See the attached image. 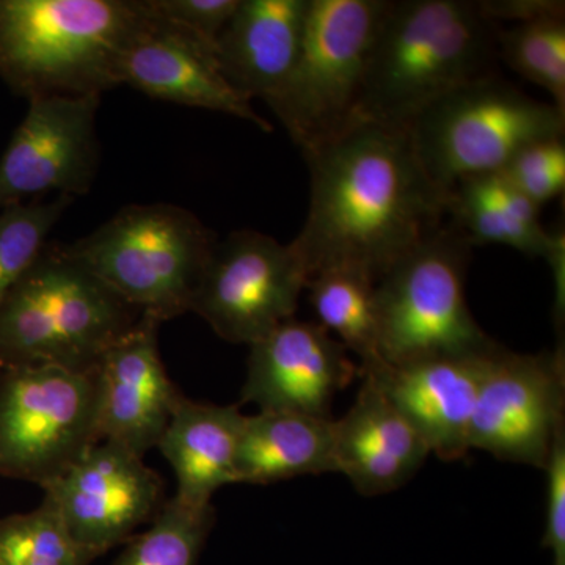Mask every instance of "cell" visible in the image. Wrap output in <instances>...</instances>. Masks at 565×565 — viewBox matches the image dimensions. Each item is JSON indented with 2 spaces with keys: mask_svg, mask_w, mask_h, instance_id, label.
<instances>
[{
  "mask_svg": "<svg viewBox=\"0 0 565 565\" xmlns=\"http://www.w3.org/2000/svg\"><path fill=\"white\" fill-rule=\"evenodd\" d=\"M388 6L390 0H310L299 58L269 106L302 152L353 120Z\"/></svg>",
  "mask_w": 565,
  "mask_h": 565,
  "instance_id": "8",
  "label": "cell"
},
{
  "mask_svg": "<svg viewBox=\"0 0 565 565\" xmlns=\"http://www.w3.org/2000/svg\"><path fill=\"white\" fill-rule=\"evenodd\" d=\"M565 353H516L498 345L489 360L470 426V449L544 470L565 433Z\"/></svg>",
  "mask_w": 565,
  "mask_h": 565,
  "instance_id": "11",
  "label": "cell"
},
{
  "mask_svg": "<svg viewBox=\"0 0 565 565\" xmlns=\"http://www.w3.org/2000/svg\"><path fill=\"white\" fill-rule=\"evenodd\" d=\"M214 522V505L189 508L170 498L150 526L126 542L115 565H196Z\"/></svg>",
  "mask_w": 565,
  "mask_h": 565,
  "instance_id": "24",
  "label": "cell"
},
{
  "mask_svg": "<svg viewBox=\"0 0 565 565\" xmlns=\"http://www.w3.org/2000/svg\"><path fill=\"white\" fill-rule=\"evenodd\" d=\"M0 565H90L50 505L0 519Z\"/></svg>",
  "mask_w": 565,
  "mask_h": 565,
  "instance_id": "27",
  "label": "cell"
},
{
  "mask_svg": "<svg viewBox=\"0 0 565 565\" xmlns=\"http://www.w3.org/2000/svg\"><path fill=\"white\" fill-rule=\"evenodd\" d=\"M248 348L241 403L259 412L330 418L337 394L360 377L348 349L318 322L288 319Z\"/></svg>",
  "mask_w": 565,
  "mask_h": 565,
  "instance_id": "14",
  "label": "cell"
},
{
  "mask_svg": "<svg viewBox=\"0 0 565 565\" xmlns=\"http://www.w3.org/2000/svg\"><path fill=\"white\" fill-rule=\"evenodd\" d=\"M310 0H239L215 43L230 85L270 106L291 77L302 46Z\"/></svg>",
  "mask_w": 565,
  "mask_h": 565,
  "instance_id": "19",
  "label": "cell"
},
{
  "mask_svg": "<svg viewBox=\"0 0 565 565\" xmlns=\"http://www.w3.org/2000/svg\"><path fill=\"white\" fill-rule=\"evenodd\" d=\"M159 326L141 315L131 330L103 353L98 381L99 438L143 457L159 440L182 394L163 366Z\"/></svg>",
  "mask_w": 565,
  "mask_h": 565,
  "instance_id": "15",
  "label": "cell"
},
{
  "mask_svg": "<svg viewBox=\"0 0 565 565\" xmlns=\"http://www.w3.org/2000/svg\"><path fill=\"white\" fill-rule=\"evenodd\" d=\"M147 6L162 20L193 33L215 50L239 0H147Z\"/></svg>",
  "mask_w": 565,
  "mask_h": 565,
  "instance_id": "29",
  "label": "cell"
},
{
  "mask_svg": "<svg viewBox=\"0 0 565 565\" xmlns=\"http://www.w3.org/2000/svg\"><path fill=\"white\" fill-rule=\"evenodd\" d=\"M479 7L494 24L498 21L525 24L545 18L565 17V3L557 0H486L479 2Z\"/></svg>",
  "mask_w": 565,
  "mask_h": 565,
  "instance_id": "31",
  "label": "cell"
},
{
  "mask_svg": "<svg viewBox=\"0 0 565 565\" xmlns=\"http://www.w3.org/2000/svg\"><path fill=\"white\" fill-rule=\"evenodd\" d=\"M360 379L355 403L333 422L334 467L356 492L379 497L407 484L430 449L381 386L367 375Z\"/></svg>",
  "mask_w": 565,
  "mask_h": 565,
  "instance_id": "18",
  "label": "cell"
},
{
  "mask_svg": "<svg viewBox=\"0 0 565 565\" xmlns=\"http://www.w3.org/2000/svg\"><path fill=\"white\" fill-rule=\"evenodd\" d=\"M303 158L310 206L291 245L310 278L348 269L377 281L446 225L448 192L424 172L407 129L352 120Z\"/></svg>",
  "mask_w": 565,
  "mask_h": 565,
  "instance_id": "1",
  "label": "cell"
},
{
  "mask_svg": "<svg viewBox=\"0 0 565 565\" xmlns=\"http://www.w3.org/2000/svg\"><path fill=\"white\" fill-rule=\"evenodd\" d=\"M498 52L516 74L548 92L553 106L565 114V17L498 31Z\"/></svg>",
  "mask_w": 565,
  "mask_h": 565,
  "instance_id": "25",
  "label": "cell"
},
{
  "mask_svg": "<svg viewBox=\"0 0 565 565\" xmlns=\"http://www.w3.org/2000/svg\"><path fill=\"white\" fill-rule=\"evenodd\" d=\"M244 416L237 405L196 403L182 396L158 444L177 478L174 500L189 508H207L218 489L237 484Z\"/></svg>",
  "mask_w": 565,
  "mask_h": 565,
  "instance_id": "20",
  "label": "cell"
},
{
  "mask_svg": "<svg viewBox=\"0 0 565 565\" xmlns=\"http://www.w3.org/2000/svg\"><path fill=\"white\" fill-rule=\"evenodd\" d=\"M492 352L478 356H437L404 364L379 362L360 367V375H367L381 386L422 435L430 455L434 452L438 459L452 462L463 459L470 451L476 397Z\"/></svg>",
  "mask_w": 565,
  "mask_h": 565,
  "instance_id": "17",
  "label": "cell"
},
{
  "mask_svg": "<svg viewBox=\"0 0 565 565\" xmlns=\"http://www.w3.org/2000/svg\"><path fill=\"white\" fill-rule=\"evenodd\" d=\"M546 505L544 545L553 553V565H565V433L559 435L544 468Z\"/></svg>",
  "mask_w": 565,
  "mask_h": 565,
  "instance_id": "30",
  "label": "cell"
},
{
  "mask_svg": "<svg viewBox=\"0 0 565 565\" xmlns=\"http://www.w3.org/2000/svg\"><path fill=\"white\" fill-rule=\"evenodd\" d=\"M305 291L310 296L316 322L359 356V367L382 362L373 278L355 270H323L308 280Z\"/></svg>",
  "mask_w": 565,
  "mask_h": 565,
  "instance_id": "23",
  "label": "cell"
},
{
  "mask_svg": "<svg viewBox=\"0 0 565 565\" xmlns=\"http://www.w3.org/2000/svg\"><path fill=\"white\" fill-rule=\"evenodd\" d=\"M523 195L539 207L565 191L564 139L535 141L516 152L501 170Z\"/></svg>",
  "mask_w": 565,
  "mask_h": 565,
  "instance_id": "28",
  "label": "cell"
},
{
  "mask_svg": "<svg viewBox=\"0 0 565 565\" xmlns=\"http://www.w3.org/2000/svg\"><path fill=\"white\" fill-rule=\"evenodd\" d=\"M333 422L285 412L244 416L237 484L267 486L299 476L337 473Z\"/></svg>",
  "mask_w": 565,
  "mask_h": 565,
  "instance_id": "21",
  "label": "cell"
},
{
  "mask_svg": "<svg viewBox=\"0 0 565 565\" xmlns=\"http://www.w3.org/2000/svg\"><path fill=\"white\" fill-rule=\"evenodd\" d=\"M544 259L552 269L555 281V318L557 323L564 322L565 313V234L564 230L550 232L548 248Z\"/></svg>",
  "mask_w": 565,
  "mask_h": 565,
  "instance_id": "32",
  "label": "cell"
},
{
  "mask_svg": "<svg viewBox=\"0 0 565 565\" xmlns=\"http://www.w3.org/2000/svg\"><path fill=\"white\" fill-rule=\"evenodd\" d=\"M99 438L95 371L33 364L0 373V476L41 489Z\"/></svg>",
  "mask_w": 565,
  "mask_h": 565,
  "instance_id": "9",
  "label": "cell"
},
{
  "mask_svg": "<svg viewBox=\"0 0 565 565\" xmlns=\"http://www.w3.org/2000/svg\"><path fill=\"white\" fill-rule=\"evenodd\" d=\"M2 367H3L2 364H0V373H2Z\"/></svg>",
  "mask_w": 565,
  "mask_h": 565,
  "instance_id": "33",
  "label": "cell"
},
{
  "mask_svg": "<svg viewBox=\"0 0 565 565\" xmlns=\"http://www.w3.org/2000/svg\"><path fill=\"white\" fill-rule=\"evenodd\" d=\"M145 14L143 0H0V79L28 102L103 96Z\"/></svg>",
  "mask_w": 565,
  "mask_h": 565,
  "instance_id": "3",
  "label": "cell"
},
{
  "mask_svg": "<svg viewBox=\"0 0 565 565\" xmlns=\"http://www.w3.org/2000/svg\"><path fill=\"white\" fill-rule=\"evenodd\" d=\"M407 132L424 172L449 192L467 178L501 172L527 145L564 139L565 114L489 73L430 104Z\"/></svg>",
  "mask_w": 565,
  "mask_h": 565,
  "instance_id": "7",
  "label": "cell"
},
{
  "mask_svg": "<svg viewBox=\"0 0 565 565\" xmlns=\"http://www.w3.org/2000/svg\"><path fill=\"white\" fill-rule=\"evenodd\" d=\"M310 280L291 244L252 230L217 241L191 311L234 344H255L292 319Z\"/></svg>",
  "mask_w": 565,
  "mask_h": 565,
  "instance_id": "10",
  "label": "cell"
},
{
  "mask_svg": "<svg viewBox=\"0 0 565 565\" xmlns=\"http://www.w3.org/2000/svg\"><path fill=\"white\" fill-rule=\"evenodd\" d=\"M102 96H40L29 102L0 158V207L31 199L87 195L99 161L96 114Z\"/></svg>",
  "mask_w": 565,
  "mask_h": 565,
  "instance_id": "13",
  "label": "cell"
},
{
  "mask_svg": "<svg viewBox=\"0 0 565 565\" xmlns=\"http://www.w3.org/2000/svg\"><path fill=\"white\" fill-rule=\"evenodd\" d=\"M140 318L65 244L47 243L0 305V364L90 373Z\"/></svg>",
  "mask_w": 565,
  "mask_h": 565,
  "instance_id": "4",
  "label": "cell"
},
{
  "mask_svg": "<svg viewBox=\"0 0 565 565\" xmlns=\"http://www.w3.org/2000/svg\"><path fill=\"white\" fill-rule=\"evenodd\" d=\"M217 234L174 204H131L66 250L141 315L191 311Z\"/></svg>",
  "mask_w": 565,
  "mask_h": 565,
  "instance_id": "5",
  "label": "cell"
},
{
  "mask_svg": "<svg viewBox=\"0 0 565 565\" xmlns=\"http://www.w3.org/2000/svg\"><path fill=\"white\" fill-rule=\"evenodd\" d=\"M470 258L471 245L445 225L375 281L382 362L478 356L497 348L468 308Z\"/></svg>",
  "mask_w": 565,
  "mask_h": 565,
  "instance_id": "6",
  "label": "cell"
},
{
  "mask_svg": "<svg viewBox=\"0 0 565 565\" xmlns=\"http://www.w3.org/2000/svg\"><path fill=\"white\" fill-rule=\"evenodd\" d=\"M143 3L147 14L122 57L121 85L159 102L221 111L273 131L223 76L214 47L152 13L147 0Z\"/></svg>",
  "mask_w": 565,
  "mask_h": 565,
  "instance_id": "16",
  "label": "cell"
},
{
  "mask_svg": "<svg viewBox=\"0 0 565 565\" xmlns=\"http://www.w3.org/2000/svg\"><path fill=\"white\" fill-rule=\"evenodd\" d=\"M498 28L470 0H390L353 120L407 129L430 104L493 73Z\"/></svg>",
  "mask_w": 565,
  "mask_h": 565,
  "instance_id": "2",
  "label": "cell"
},
{
  "mask_svg": "<svg viewBox=\"0 0 565 565\" xmlns=\"http://www.w3.org/2000/svg\"><path fill=\"white\" fill-rule=\"evenodd\" d=\"M73 199L57 196L3 207L0 214V305L40 258L47 237Z\"/></svg>",
  "mask_w": 565,
  "mask_h": 565,
  "instance_id": "26",
  "label": "cell"
},
{
  "mask_svg": "<svg viewBox=\"0 0 565 565\" xmlns=\"http://www.w3.org/2000/svg\"><path fill=\"white\" fill-rule=\"evenodd\" d=\"M43 492V503L90 564L150 525L167 503L161 476L143 457L106 440L93 445Z\"/></svg>",
  "mask_w": 565,
  "mask_h": 565,
  "instance_id": "12",
  "label": "cell"
},
{
  "mask_svg": "<svg viewBox=\"0 0 565 565\" xmlns=\"http://www.w3.org/2000/svg\"><path fill=\"white\" fill-rule=\"evenodd\" d=\"M541 207L503 173L479 174L457 182L448 192L449 225L468 244H498L533 258H544L550 232Z\"/></svg>",
  "mask_w": 565,
  "mask_h": 565,
  "instance_id": "22",
  "label": "cell"
}]
</instances>
